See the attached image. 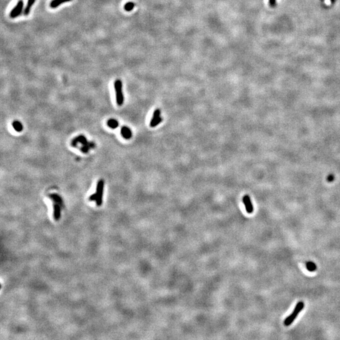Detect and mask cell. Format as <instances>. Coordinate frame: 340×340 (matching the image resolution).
<instances>
[{
	"mask_svg": "<svg viewBox=\"0 0 340 340\" xmlns=\"http://www.w3.org/2000/svg\"><path fill=\"white\" fill-rule=\"evenodd\" d=\"M304 303L303 302H298L297 304L293 313L285 319L284 322L285 326H290L292 322L294 321V320L297 317L298 314L301 313V311L304 309Z\"/></svg>",
	"mask_w": 340,
	"mask_h": 340,
	"instance_id": "cell-1",
	"label": "cell"
},
{
	"mask_svg": "<svg viewBox=\"0 0 340 340\" xmlns=\"http://www.w3.org/2000/svg\"><path fill=\"white\" fill-rule=\"evenodd\" d=\"M114 88L115 91L116 102L119 106L123 105L124 101V94L122 91V82L120 79H117L114 83Z\"/></svg>",
	"mask_w": 340,
	"mask_h": 340,
	"instance_id": "cell-2",
	"label": "cell"
},
{
	"mask_svg": "<svg viewBox=\"0 0 340 340\" xmlns=\"http://www.w3.org/2000/svg\"><path fill=\"white\" fill-rule=\"evenodd\" d=\"M104 181L103 180H99L97 183L96 194H97V200L96 203L97 206H101L103 203V190H104Z\"/></svg>",
	"mask_w": 340,
	"mask_h": 340,
	"instance_id": "cell-3",
	"label": "cell"
},
{
	"mask_svg": "<svg viewBox=\"0 0 340 340\" xmlns=\"http://www.w3.org/2000/svg\"><path fill=\"white\" fill-rule=\"evenodd\" d=\"M23 4L24 3H23V0H19L15 5V7L10 11V16L11 19H15L22 14L23 8Z\"/></svg>",
	"mask_w": 340,
	"mask_h": 340,
	"instance_id": "cell-4",
	"label": "cell"
},
{
	"mask_svg": "<svg viewBox=\"0 0 340 340\" xmlns=\"http://www.w3.org/2000/svg\"><path fill=\"white\" fill-rule=\"evenodd\" d=\"M160 110L159 109H157L154 111L153 116L150 122V126L151 127H154L157 126L163 120L162 118L160 117Z\"/></svg>",
	"mask_w": 340,
	"mask_h": 340,
	"instance_id": "cell-5",
	"label": "cell"
},
{
	"mask_svg": "<svg viewBox=\"0 0 340 340\" xmlns=\"http://www.w3.org/2000/svg\"><path fill=\"white\" fill-rule=\"evenodd\" d=\"M243 202L246 207V210L247 212L251 214L253 212V206L251 202L250 197L248 195H245L243 197Z\"/></svg>",
	"mask_w": 340,
	"mask_h": 340,
	"instance_id": "cell-6",
	"label": "cell"
},
{
	"mask_svg": "<svg viewBox=\"0 0 340 340\" xmlns=\"http://www.w3.org/2000/svg\"><path fill=\"white\" fill-rule=\"evenodd\" d=\"M78 143H80L83 146L86 145L88 143V142L87 141V140L85 138V137H84L83 136H79L77 137L74 138V139H73V140L71 141V146H73V147H76Z\"/></svg>",
	"mask_w": 340,
	"mask_h": 340,
	"instance_id": "cell-7",
	"label": "cell"
},
{
	"mask_svg": "<svg viewBox=\"0 0 340 340\" xmlns=\"http://www.w3.org/2000/svg\"><path fill=\"white\" fill-rule=\"evenodd\" d=\"M120 133L122 137L126 139H129L132 136V132L131 130L127 127H122L120 130Z\"/></svg>",
	"mask_w": 340,
	"mask_h": 340,
	"instance_id": "cell-8",
	"label": "cell"
},
{
	"mask_svg": "<svg viewBox=\"0 0 340 340\" xmlns=\"http://www.w3.org/2000/svg\"><path fill=\"white\" fill-rule=\"evenodd\" d=\"M54 212H53V216L55 220H59L61 218V207L59 204L54 203Z\"/></svg>",
	"mask_w": 340,
	"mask_h": 340,
	"instance_id": "cell-9",
	"label": "cell"
},
{
	"mask_svg": "<svg viewBox=\"0 0 340 340\" xmlns=\"http://www.w3.org/2000/svg\"><path fill=\"white\" fill-rule=\"evenodd\" d=\"M71 1L72 0H52L49 5L51 8H56L59 6Z\"/></svg>",
	"mask_w": 340,
	"mask_h": 340,
	"instance_id": "cell-10",
	"label": "cell"
},
{
	"mask_svg": "<svg viewBox=\"0 0 340 340\" xmlns=\"http://www.w3.org/2000/svg\"><path fill=\"white\" fill-rule=\"evenodd\" d=\"M35 2H36V0H28L27 4L26 5L25 8H24V10H23V15L25 16H28L29 14H30L32 7H33Z\"/></svg>",
	"mask_w": 340,
	"mask_h": 340,
	"instance_id": "cell-11",
	"label": "cell"
},
{
	"mask_svg": "<svg viewBox=\"0 0 340 340\" xmlns=\"http://www.w3.org/2000/svg\"><path fill=\"white\" fill-rule=\"evenodd\" d=\"M12 126L13 127L14 129L16 131V132H22L23 131V125L22 124V123L20 122L19 121H14L12 123Z\"/></svg>",
	"mask_w": 340,
	"mask_h": 340,
	"instance_id": "cell-12",
	"label": "cell"
},
{
	"mask_svg": "<svg viewBox=\"0 0 340 340\" xmlns=\"http://www.w3.org/2000/svg\"><path fill=\"white\" fill-rule=\"evenodd\" d=\"M306 268L307 269V270L309 272H314L316 268H317V267H316V264L313 262L311 261H309L306 263Z\"/></svg>",
	"mask_w": 340,
	"mask_h": 340,
	"instance_id": "cell-13",
	"label": "cell"
},
{
	"mask_svg": "<svg viewBox=\"0 0 340 340\" xmlns=\"http://www.w3.org/2000/svg\"><path fill=\"white\" fill-rule=\"evenodd\" d=\"M107 125L111 128H115L117 127H118L119 122L115 119H110L107 122Z\"/></svg>",
	"mask_w": 340,
	"mask_h": 340,
	"instance_id": "cell-14",
	"label": "cell"
},
{
	"mask_svg": "<svg viewBox=\"0 0 340 340\" xmlns=\"http://www.w3.org/2000/svg\"><path fill=\"white\" fill-rule=\"evenodd\" d=\"M50 198L52 199V200L54 202V203H58V204H62V200L61 198L57 194H52L50 195Z\"/></svg>",
	"mask_w": 340,
	"mask_h": 340,
	"instance_id": "cell-15",
	"label": "cell"
},
{
	"mask_svg": "<svg viewBox=\"0 0 340 340\" xmlns=\"http://www.w3.org/2000/svg\"><path fill=\"white\" fill-rule=\"evenodd\" d=\"M95 146L94 143H88L86 145H84L83 147L81 148V150L82 151V152H88V151L90 149V148H93Z\"/></svg>",
	"mask_w": 340,
	"mask_h": 340,
	"instance_id": "cell-16",
	"label": "cell"
},
{
	"mask_svg": "<svg viewBox=\"0 0 340 340\" xmlns=\"http://www.w3.org/2000/svg\"><path fill=\"white\" fill-rule=\"evenodd\" d=\"M134 7H135V4L133 2L129 1V2H127L126 4H125L124 8L126 11L129 12V11H132L134 9Z\"/></svg>",
	"mask_w": 340,
	"mask_h": 340,
	"instance_id": "cell-17",
	"label": "cell"
},
{
	"mask_svg": "<svg viewBox=\"0 0 340 340\" xmlns=\"http://www.w3.org/2000/svg\"><path fill=\"white\" fill-rule=\"evenodd\" d=\"M97 200V194L96 193H93L89 197V200L90 201H96Z\"/></svg>",
	"mask_w": 340,
	"mask_h": 340,
	"instance_id": "cell-18",
	"label": "cell"
},
{
	"mask_svg": "<svg viewBox=\"0 0 340 340\" xmlns=\"http://www.w3.org/2000/svg\"><path fill=\"white\" fill-rule=\"evenodd\" d=\"M334 179H335V177H334L333 174H330L328 177H327V181H329V182H331V181H334Z\"/></svg>",
	"mask_w": 340,
	"mask_h": 340,
	"instance_id": "cell-19",
	"label": "cell"
},
{
	"mask_svg": "<svg viewBox=\"0 0 340 340\" xmlns=\"http://www.w3.org/2000/svg\"><path fill=\"white\" fill-rule=\"evenodd\" d=\"M269 3L271 7H275V4H276V0H269Z\"/></svg>",
	"mask_w": 340,
	"mask_h": 340,
	"instance_id": "cell-20",
	"label": "cell"
}]
</instances>
